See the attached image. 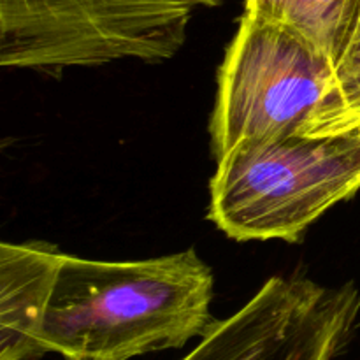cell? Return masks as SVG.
Returning <instances> with one entry per match:
<instances>
[{"instance_id": "6da1fadb", "label": "cell", "mask_w": 360, "mask_h": 360, "mask_svg": "<svg viewBox=\"0 0 360 360\" xmlns=\"http://www.w3.org/2000/svg\"><path fill=\"white\" fill-rule=\"evenodd\" d=\"M213 271L193 250L129 262L63 255L41 357L130 360L183 348L213 326Z\"/></svg>"}, {"instance_id": "7a4b0ae2", "label": "cell", "mask_w": 360, "mask_h": 360, "mask_svg": "<svg viewBox=\"0 0 360 360\" xmlns=\"http://www.w3.org/2000/svg\"><path fill=\"white\" fill-rule=\"evenodd\" d=\"M360 190V125L338 134L248 139L218 160L210 218L236 241H297Z\"/></svg>"}, {"instance_id": "3957f363", "label": "cell", "mask_w": 360, "mask_h": 360, "mask_svg": "<svg viewBox=\"0 0 360 360\" xmlns=\"http://www.w3.org/2000/svg\"><path fill=\"white\" fill-rule=\"evenodd\" d=\"M220 0H0V65L62 70L164 62L199 7Z\"/></svg>"}, {"instance_id": "277c9868", "label": "cell", "mask_w": 360, "mask_h": 360, "mask_svg": "<svg viewBox=\"0 0 360 360\" xmlns=\"http://www.w3.org/2000/svg\"><path fill=\"white\" fill-rule=\"evenodd\" d=\"M336 65L295 32L245 14L218 74L217 160L248 139L313 134L333 109Z\"/></svg>"}, {"instance_id": "5b68a950", "label": "cell", "mask_w": 360, "mask_h": 360, "mask_svg": "<svg viewBox=\"0 0 360 360\" xmlns=\"http://www.w3.org/2000/svg\"><path fill=\"white\" fill-rule=\"evenodd\" d=\"M360 292L271 278L238 313L214 320L181 360H334L354 333Z\"/></svg>"}, {"instance_id": "8992f818", "label": "cell", "mask_w": 360, "mask_h": 360, "mask_svg": "<svg viewBox=\"0 0 360 360\" xmlns=\"http://www.w3.org/2000/svg\"><path fill=\"white\" fill-rule=\"evenodd\" d=\"M65 253L46 243L0 246V360H37L39 336Z\"/></svg>"}, {"instance_id": "52a82bcc", "label": "cell", "mask_w": 360, "mask_h": 360, "mask_svg": "<svg viewBox=\"0 0 360 360\" xmlns=\"http://www.w3.org/2000/svg\"><path fill=\"white\" fill-rule=\"evenodd\" d=\"M245 14L301 35L338 67L360 16V0H246Z\"/></svg>"}, {"instance_id": "ba28073f", "label": "cell", "mask_w": 360, "mask_h": 360, "mask_svg": "<svg viewBox=\"0 0 360 360\" xmlns=\"http://www.w3.org/2000/svg\"><path fill=\"white\" fill-rule=\"evenodd\" d=\"M336 101L313 136L345 132L360 125V16L347 53L336 67Z\"/></svg>"}]
</instances>
